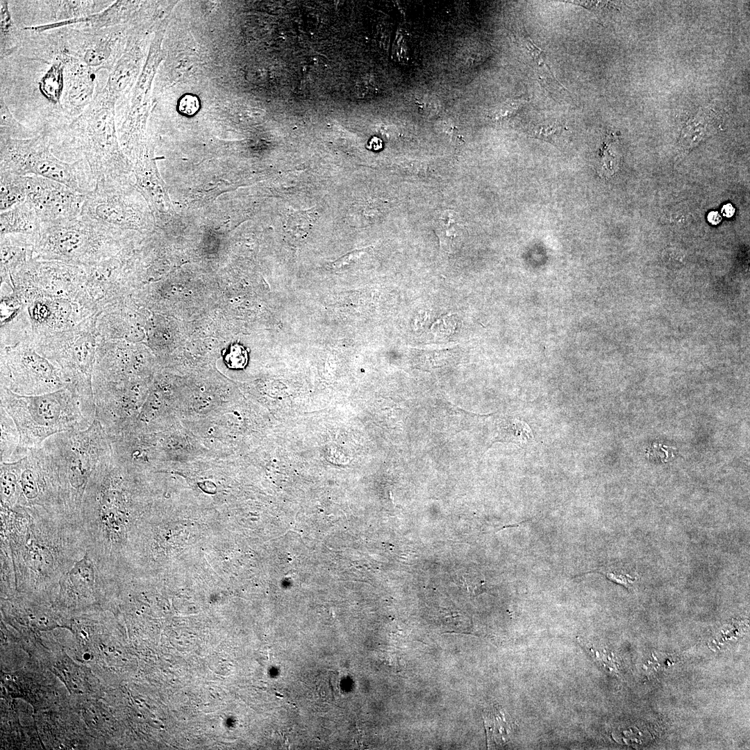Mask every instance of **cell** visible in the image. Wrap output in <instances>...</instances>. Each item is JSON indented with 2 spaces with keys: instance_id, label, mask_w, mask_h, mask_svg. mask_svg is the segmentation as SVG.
<instances>
[{
  "instance_id": "6da1fadb",
  "label": "cell",
  "mask_w": 750,
  "mask_h": 750,
  "mask_svg": "<svg viewBox=\"0 0 750 750\" xmlns=\"http://www.w3.org/2000/svg\"><path fill=\"white\" fill-rule=\"evenodd\" d=\"M26 30L20 48L0 59V97L21 124L37 135H48L71 122L66 106L78 60L57 29Z\"/></svg>"
},
{
  "instance_id": "7a4b0ae2",
  "label": "cell",
  "mask_w": 750,
  "mask_h": 750,
  "mask_svg": "<svg viewBox=\"0 0 750 750\" xmlns=\"http://www.w3.org/2000/svg\"><path fill=\"white\" fill-rule=\"evenodd\" d=\"M115 103L103 87L80 115L46 135L60 160L88 164L97 187L121 185L126 170L117 142Z\"/></svg>"
},
{
  "instance_id": "3957f363",
  "label": "cell",
  "mask_w": 750,
  "mask_h": 750,
  "mask_svg": "<svg viewBox=\"0 0 750 750\" xmlns=\"http://www.w3.org/2000/svg\"><path fill=\"white\" fill-rule=\"evenodd\" d=\"M0 388L1 407L12 417L19 433L12 462L22 458L56 433L85 429L93 422L85 414L79 394L72 384L33 396Z\"/></svg>"
},
{
  "instance_id": "277c9868",
  "label": "cell",
  "mask_w": 750,
  "mask_h": 750,
  "mask_svg": "<svg viewBox=\"0 0 750 750\" xmlns=\"http://www.w3.org/2000/svg\"><path fill=\"white\" fill-rule=\"evenodd\" d=\"M41 446L54 473L60 497L69 507L79 504L94 470L112 451L108 436L96 419L85 429L56 433Z\"/></svg>"
},
{
  "instance_id": "5b68a950",
  "label": "cell",
  "mask_w": 750,
  "mask_h": 750,
  "mask_svg": "<svg viewBox=\"0 0 750 750\" xmlns=\"http://www.w3.org/2000/svg\"><path fill=\"white\" fill-rule=\"evenodd\" d=\"M120 232L81 215L54 224H42L33 259L58 260L85 267L117 253Z\"/></svg>"
},
{
  "instance_id": "8992f818",
  "label": "cell",
  "mask_w": 750,
  "mask_h": 750,
  "mask_svg": "<svg viewBox=\"0 0 750 750\" xmlns=\"http://www.w3.org/2000/svg\"><path fill=\"white\" fill-rule=\"evenodd\" d=\"M0 172L42 176L85 195L96 186L88 164L84 160H60L53 153L44 134L27 139L0 137Z\"/></svg>"
},
{
  "instance_id": "52a82bcc",
  "label": "cell",
  "mask_w": 750,
  "mask_h": 750,
  "mask_svg": "<svg viewBox=\"0 0 750 750\" xmlns=\"http://www.w3.org/2000/svg\"><path fill=\"white\" fill-rule=\"evenodd\" d=\"M97 315L89 317L72 329L33 342L42 355L66 374L79 394L85 414L92 421L95 419L92 375L99 340Z\"/></svg>"
},
{
  "instance_id": "ba28073f",
  "label": "cell",
  "mask_w": 750,
  "mask_h": 750,
  "mask_svg": "<svg viewBox=\"0 0 750 750\" xmlns=\"http://www.w3.org/2000/svg\"><path fill=\"white\" fill-rule=\"evenodd\" d=\"M1 386L20 395L57 391L71 384L64 371L31 342L1 347Z\"/></svg>"
},
{
  "instance_id": "9c48e42d",
  "label": "cell",
  "mask_w": 750,
  "mask_h": 750,
  "mask_svg": "<svg viewBox=\"0 0 750 750\" xmlns=\"http://www.w3.org/2000/svg\"><path fill=\"white\" fill-rule=\"evenodd\" d=\"M85 276L83 267L33 258L12 274L10 281L13 289L23 288L51 297L72 299L82 305Z\"/></svg>"
},
{
  "instance_id": "30bf717a",
  "label": "cell",
  "mask_w": 750,
  "mask_h": 750,
  "mask_svg": "<svg viewBox=\"0 0 750 750\" xmlns=\"http://www.w3.org/2000/svg\"><path fill=\"white\" fill-rule=\"evenodd\" d=\"M58 29L68 53L95 72H110L121 44L119 26L101 29L76 24Z\"/></svg>"
},
{
  "instance_id": "8fae6325",
  "label": "cell",
  "mask_w": 750,
  "mask_h": 750,
  "mask_svg": "<svg viewBox=\"0 0 750 750\" xmlns=\"http://www.w3.org/2000/svg\"><path fill=\"white\" fill-rule=\"evenodd\" d=\"M26 201L42 224H54L81 215L85 195L58 182L35 175L25 176Z\"/></svg>"
},
{
  "instance_id": "7c38bea8",
  "label": "cell",
  "mask_w": 750,
  "mask_h": 750,
  "mask_svg": "<svg viewBox=\"0 0 750 750\" xmlns=\"http://www.w3.org/2000/svg\"><path fill=\"white\" fill-rule=\"evenodd\" d=\"M109 0L9 1L14 21L20 28L51 25L99 13Z\"/></svg>"
},
{
  "instance_id": "4fadbf2b",
  "label": "cell",
  "mask_w": 750,
  "mask_h": 750,
  "mask_svg": "<svg viewBox=\"0 0 750 750\" xmlns=\"http://www.w3.org/2000/svg\"><path fill=\"white\" fill-rule=\"evenodd\" d=\"M42 222L33 207L26 201L1 212L0 233L19 235L36 238Z\"/></svg>"
},
{
  "instance_id": "5bb4252c",
  "label": "cell",
  "mask_w": 750,
  "mask_h": 750,
  "mask_svg": "<svg viewBox=\"0 0 750 750\" xmlns=\"http://www.w3.org/2000/svg\"><path fill=\"white\" fill-rule=\"evenodd\" d=\"M433 229L438 238L440 250L450 253L462 240L465 225L459 214L447 210L436 217Z\"/></svg>"
},
{
  "instance_id": "9a60e30c",
  "label": "cell",
  "mask_w": 750,
  "mask_h": 750,
  "mask_svg": "<svg viewBox=\"0 0 750 750\" xmlns=\"http://www.w3.org/2000/svg\"><path fill=\"white\" fill-rule=\"evenodd\" d=\"M27 30L20 28L13 19L9 1H0V59L17 51L22 45Z\"/></svg>"
},
{
  "instance_id": "2e32d148",
  "label": "cell",
  "mask_w": 750,
  "mask_h": 750,
  "mask_svg": "<svg viewBox=\"0 0 750 750\" xmlns=\"http://www.w3.org/2000/svg\"><path fill=\"white\" fill-rule=\"evenodd\" d=\"M0 210H7L26 201L25 176L0 172Z\"/></svg>"
},
{
  "instance_id": "e0dca14e",
  "label": "cell",
  "mask_w": 750,
  "mask_h": 750,
  "mask_svg": "<svg viewBox=\"0 0 750 750\" xmlns=\"http://www.w3.org/2000/svg\"><path fill=\"white\" fill-rule=\"evenodd\" d=\"M1 462H10L19 442L18 429L8 413L1 407Z\"/></svg>"
},
{
  "instance_id": "ac0fdd59",
  "label": "cell",
  "mask_w": 750,
  "mask_h": 750,
  "mask_svg": "<svg viewBox=\"0 0 750 750\" xmlns=\"http://www.w3.org/2000/svg\"><path fill=\"white\" fill-rule=\"evenodd\" d=\"M38 135L21 124L12 115L6 103L0 97V136L15 139H27Z\"/></svg>"
},
{
  "instance_id": "d6986e66",
  "label": "cell",
  "mask_w": 750,
  "mask_h": 750,
  "mask_svg": "<svg viewBox=\"0 0 750 750\" xmlns=\"http://www.w3.org/2000/svg\"><path fill=\"white\" fill-rule=\"evenodd\" d=\"M315 214L311 210L293 212L287 221L288 230L295 234H306L313 225Z\"/></svg>"
},
{
  "instance_id": "ffe728a7",
  "label": "cell",
  "mask_w": 750,
  "mask_h": 750,
  "mask_svg": "<svg viewBox=\"0 0 750 750\" xmlns=\"http://www.w3.org/2000/svg\"><path fill=\"white\" fill-rule=\"evenodd\" d=\"M522 47L530 56L536 66L539 69H541L540 70H545L548 75H550L553 79L558 81L547 62L544 52L541 49L538 48L529 37L526 35L522 36Z\"/></svg>"
},
{
  "instance_id": "44dd1931",
  "label": "cell",
  "mask_w": 750,
  "mask_h": 750,
  "mask_svg": "<svg viewBox=\"0 0 750 750\" xmlns=\"http://www.w3.org/2000/svg\"><path fill=\"white\" fill-rule=\"evenodd\" d=\"M526 103L524 98L510 99L493 110L490 117L495 120L511 117L522 109Z\"/></svg>"
},
{
  "instance_id": "7402d4cb",
  "label": "cell",
  "mask_w": 750,
  "mask_h": 750,
  "mask_svg": "<svg viewBox=\"0 0 750 750\" xmlns=\"http://www.w3.org/2000/svg\"><path fill=\"white\" fill-rule=\"evenodd\" d=\"M224 360L226 365L231 369H242L248 362L247 351L239 344H233L224 356Z\"/></svg>"
},
{
  "instance_id": "603a6c76",
  "label": "cell",
  "mask_w": 750,
  "mask_h": 750,
  "mask_svg": "<svg viewBox=\"0 0 750 750\" xmlns=\"http://www.w3.org/2000/svg\"><path fill=\"white\" fill-rule=\"evenodd\" d=\"M662 258L665 265L669 268H680L685 262V253L681 249L669 247L663 251Z\"/></svg>"
},
{
  "instance_id": "cb8c5ba5",
  "label": "cell",
  "mask_w": 750,
  "mask_h": 750,
  "mask_svg": "<svg viewBox=\"0 0 750 750\" xmlns=\"http://www.w3.org/2000/svg\"><path fill=\"white\" fill-rule=\"evenodd\" d=\"M199 108V101L197 97L188 94L184 96L179 101V111L187 115H194Z\"/></svg>"
},
{
  "instance_id": "d4e9b609",
  "label": "cell",
  "mask_w": 750,
  "mask_h": 750,
  "mask_svg": "<svg viewBox=\"0 0 750 750\" xmlns=\"http://www.w3.org/2000/svg\"><path fill=\"white\" fill-rule=\"evenodd\" d=\"M561 126L556 124L541 125L537 128L534 135L539 137L540 138L548 139L551 135L555 133H558L561 130Z\"/></svg>"
},
{
  "instance_id": "484cf974",
  "label": "cell",
  "mask_w": 750,
  "mask_h": 750,
  "mask_svg": "<svg viewBox=\"0 0 750 750\" xmlns=\"http://www.w3.org/2000/svg\"><path fill=\"white\" fill-rule=\"evenodd\" d=\"M367 251L368 248L353 251L335 261L334 262V265H335L336 267H340L344 266L347 264H349L351 262L355 261L356 258H358L361 257L363 254L366 253Z\"/></svg>"
},
{
  "instance_id": "4316f807",
  "label": "cell",
  "mask_w": 750,
  "mask_h": 750,
  "mask_svg": "<svg viewBox=\"0 0 750 750\" xmlns=\"http://www.w3.org/2000/svg\"><path fill=\"white\" fill-rule=\"evenodd\" d=\"M606 576L617 583L628 585L631 583V577L627 575L616 574L615 573H608Z\"/></svg>"
},
{
  "instance_id": "83f0119b",
  "label": "cell",
  "mask_w": 750,
  "mask_h": 750,
  "mask_svg": "<svg viewBox=\"0 0 750 750\" xmlns=\"http://www.w3.org/2000/svg\"><path fill=\"white\" fill-rule=\"evenodd\" d=\"M724 214H726V216L729 217L733 215L734 210L731 206L727 205L724 207Z\"/></svg>"
},
{
  "instance_id": "f1b7e54d",
  "label": "cell",
  "mask_w": 750,
  "mask_h": 750,
  "mask_svg": "<svg viewBox=\"0 0 750 750\" xmlns=\"http://www.w3.org/2000/svg\"><path fill=\"white\" fill-rule=\"evenodd\" d=\"M719 219H720V217H718L717 213H714V214L711 213L710 214V221L714 220L713 223L718 222Z\"/></svg>"
}]
</instances>
